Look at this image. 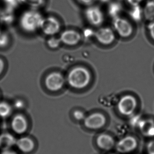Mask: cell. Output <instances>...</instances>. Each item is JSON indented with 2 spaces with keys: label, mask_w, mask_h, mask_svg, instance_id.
Here are the masks:
<instances>
[{
  "label": "cell",
  "mask_w": 154,
  "mask_h": 154,
  "mask_svg": "<svg viewBox=\"0 0 154 154\" xmlns=\"http://www.w3.org/2000/svg\"><path fill=\"white\" fill-rule=\"evenodd\" d=\"M43 18L42 14L37 9L30 8L22 14L19 24L25 32L33 33L40 29Z\"/></svg>",
  "instance_id": "6da1fadb"
},
{
  "label": "cell",
  "mask_w": 154,
  "mask_h": 154,
  "mask_svg": "<svg viewBox=\"0 0 154 154\" xmlns=\"http://www.w3.org/2000/svg\"><path fill=\"white\" fill-rule=\"evenodd\" d=\"M89 71L83 67H77L71 69L68 75V82L72 88L82 89L86 87L90 80Z\"/></svg>",
  "instance_id": "7a4b0ae2"
},
{
  "label": "cell",
  "mask_w": 154,
  "mask_h": 154,
  "mask_svg": "<svg viewBox=\"0 0 154 154\" xmlns=\"http://www.w3.org/2000/svg\"><path fill=\"white\" fill-rule=\"evenodd\" d=\"M140 145L139 139L133 134H127L117 140L115 150L119 154H133Z\"/></svg>",
  "instance_id": "3957f363"
},
{
  "label": "cell",
  "mask_w": 154,
  "mask_h": 154,
  "mask_svg": "<svg viewBox=\"0 0 154 154\" xmlns=\"http://www.w3.org/2000/svg\"><path fill=\"white\" fill-rule=\"evenodd\" d=\"M106 119L103 114L94 113L85 118L83 121L84 126L91 131L100 130L106 124Z\"/></svg>",
  "instance_id": "277c9868"
},
{
  "label": "cell",
  "mask_w": 154,
  "mask_h": 154,
  "mask_svg": "<svg viewBox=\"0 0 154 154\" xmlns=\"http://www.w3.org/2000/svg\"><path fill=\"white\" fill-rule=\"evenodd\" d=\"M65 83V79L60 72H52L48 74L44 79V85L50 91L56 92L62 89Z\"/></svg>",
  "instance_id": "5b68a950"
},
{
  "label": "cell",
  "mask_w": 154,
  "mask_h": 154,
  "mask_svg": "<svg viewBox=\"0 0 154 154\" xmlns=\"http://www.w3.org/2000/svg\"><path fill=\"white\" fill-rule=\"evenodd\" d=\"M61 24L57 18L53 16L43 17L40 29L43 34L51 37L56 35L60 30Z\"/></svg>",
  "instance_id": "8992f818"
},
{
  "label": "cell",
  "mask_w": 154,
  "mask_h": 154,
  "mask_svg": "<svg viewBox=\"0 0 154 154\" xmlns=\"http://www.w3.org/2000/svg\"><path fill=\"white\" fill-rule=\"evenodd\" d=\"M117 141L112 134L102 133L99 134L96 137V144L99 149L109 152L115 150Z\"/></svg>",
  "instance_id": "52a82bcc"
},
{
  "label": "cell",
  "mask_w": 154,
  "mask_h": 154,
  "mask_svg": "<svg viewBox=\"0 0 154 154\" xmlns=\"http://www.w3.org/2000/svg\"><path fill=\"white\" fill-rule=\"evenodd\" d=\"M137 101L134 97L131 95H126L121 98L118 104V109L123 116H130L135 110Z\"/></svg>",
  "instance_id": "ba28073f"
},
{
  "label": "cell",
  "mask_w": 154,
  "mask_h": 154,
  "mask_svg": "<svg viewBox=\"0 0 154 154\" xmlns=\"http://www.w3.org/2000/svg\"><path fill=\"white\" fill-rule=\"evenodd\" d=\"M113 26L115 30L122 37L127 38L133 33V26L124 18L119 17L115 18L113 21Z\"/></svg>",
  "instance_id": "9c48e42d"
},
{
  "label": "cell",
  "mask_w": 154,
  "mask_h": 154,
  "mask_svg": "<svg viewBox=\"0 0 154 154\" xmlns=\"http://www.w3.org/2000/svg\"><path fill=\"white\" fill-rule=\"evenodd\" d=\"M85 16L89 23L93 26H99L104 21V14L98 6L88 7L85 11Z\"/></svg>",
  "instance_id": "30bf717a"
},
{
  "label": "cell",
  "mask_w": 154,
  "mask_h": 154,
  "mask_svg": "<svg viewBox=\"0 0 154 154\" xmlns=\"http://www.w3.org/2000/svg\"><path fill=\"white\" fill-rule=\"evenodd\" d=\"M11 126L12 130L15 134H22L25 133L28 129V120L22 114H17L13 117Z\"/></svg>",
  "instance_id": "8fae6325"
},
{
  "label": "cell",
  "mask_w": 154,
  "mask_h": 154,
  "mask_svg": "<svg viewBox=\"0 0 154 154\" xmlns=\"http://www.w3.org/2000/svg\"><path fill=\"white\" fill-rule=\"evenodd\" d=\"M135 126L140 134L145 138L154 137V121L152 119L139 120Z\"/></svg>",
  "instance_id": "7c38bea8"
},
{
  "label": "cell",
  "mask_w": 154,
  "mask_h": 154,
  "mask_svg": "<svg viewBox=\"0 0 154 154\" xmlns=\"http://www.w3.org/2000/svg\"><path fill=\"white\" fill-rule=\"evenodd\" d=\"M98 41L104 45H109L115 39V35L113 30L107 27L102 28L97 31L95 33Z\"/></svg>",
  "instance_id": "4fadbf2b"
},
{
  "label": "cell",
  "mask_w": 154,
  "mask_h": 154,
  "mask_svg": "<svg viewBox=\"0 0 154 154\" xmlns=\"http://www.w3.org/2000/svg\"><path fill=\"white\" fill-rule=\"evenodd\" d=\"M59 38L61 42L64 44L68 46H74L79 42L81 37L76 31L67 30L61 33Z\"/></svg>",
  "instance_id": "5bb4252c"
},
{
  "label": "cell",
  "mask_w": 154,
  "mask_h": 154,
  "mask_svg": "<svg viewBox=\"0 0 154 154\" xmlns=\"http://www.w3.org/2000/svg\"><path fill=\"white\" fill-rule=\"evenodd\" d=\"M15 146L22 152L29 153L34 150L35 143L30 137H24L16 139Z\"/></svg>",
  "instance_id": "9a60e30c"
},
{
  "label": "cell",
  "mask_w": 154,
  "mask_h": 154,
  "mask_svg": "<svg viewBox=\"0 0 154 154\" xmlns=\"http://www.w3.org/2000/svg\"><path fill=\"white\" fill-rule=\"evenodd\" d=\"M16 139L8 133L0 135V149L2 151L10 149L15 146Z\"/></svg>",
  "instance_id": "2e32d148"
},
{
  "label": "cell",
  "mask_w": 154,
  "mask_h": 154,
  "mask_svg": "<svg viewBox=\"0 0 154 154\" xmlns=\"http://www.w3.org/2000/svg\"><path fill=\"white\" fill-rule=\"evenodd\" d=\"M12 112L11 106L6 101L0 102V117L6 118L10 116Z\"/></svg>",
  "instance_id": "e0dca14e"
},
{
  "label": "cell",
  "mask_w": 154,
  "mask_h": 154,
  "mask_svg": "<svg viewBox=\"0 0 154 154\" xmlns=\"http://www.w3.org/2000/svg\"><path fill=\"white\" fill-rule=\"evenodd\" d=\"M143 13L146 18L148 19L154 18V2L150 1L146 4L143 10Z\"/></svg>",
  "instance_id": "ac0fdd59"
},
{
  "label": "cell",
  "mask_w": 154,
  "mask_h": 154,
  "mask_svg": "<svg viewBox=\"0 0 154 154\" xmlns=\"http://www.w3.org/2000/svg\"><path fill=\"white\" fill-rule=\"evenodd\" d=\"M25 4L29 5L30 8L36 9L43 5L45 0H20Z\"/></svg>",
  "instance_id": "d6986e66"
},
{
  "label": "cell",
  "mask_w": 154,
  "mask_h": 154,
  "mask_svg": "<svg viewBox=\"0 0 154 154\" xmlns=\"http://www.w3.org/2000/svg\"><path fill=\"white\" fill-rule=\"evenodd\" d=\"M61 43V41L59 38H58L54 37V36L50 37L47 42L48 47L52 49L58 48L60 45Z\"/></svg>",
  "instance_id": "ffe728a7"
},
{
  "label": "cell",
  "mask_w": 154,
  "mask_h": 154,
  "mask_svg": "<svg viewBox=\"0 0 154 154\" xmlns=\"http://www.w3.org/2000/svg\"><path fill=\"white\" fill-rule=\"evenodd\" d=\"M130 14L134 20H138L141 19L142 15L143 14V10L140 9L139 6H134L133 7V9L131 11Z\"/></svg>",
  "instance_id": "44dd1931"
},
{
  "label": "cell",
  "mask_w": 154,
  "mask_h": 154,
  "mask_svg": "<svg viewBox=\"0 0 154 154\" xmlns=\"http://www.w3.org/2000/svg\"><path fill=\"white\" fill-rule=\"evenodd\" d=\"M10 42L9 35L6 32H0V48H2L7 46Z\"/></svg>",
  "instance_id": "7402d4cb"
},
{
  "label": "cell",
  "mask_w": 154,
  "mask_h": 154,
  "mask_svg": "<svg viewBox=\"0 0 154 154\" xmlns=\"http://www.w3.org/2000/svg\"><path fill=\"white\" fill-rule=\"evenodd\" d=\"M146 154H154V140L148 142L145 147Z\"/></svg>",
  "instance_id": "603a6c76"
},
{
  "label": "cell",
  "mask_w": 154,
  "mask_h": 154,
  "mask_svg": "<svg viewBox=\"0 0 154 154\" xmlns=\"http://www.w3.org/2000/svg\"><path fill=\"white\" fill-rule=\"evenodd\" d=\"M120 11V7L118 4H113L110 7V13L111 15L115 17H118L117 14ZM115 17V18H116Z\"/></svg>",
  "instance_id": "cb8c5ba5"
},
{
  "label": "cell",
  "mask_w": 154,
  "mask_h": 154,
  "mask_svg": "<svg viewBox=\"0 0 154 154\" xmlns=\"http://www.w3.org/2000/svg\"><path fill=\"white\" fill-rule=\"evenodd\" d=\"M73 116L74 118L77 120V121H84L85 119V114L82 111L80 110H76L73 113Z\"/></svg>",
  "instance_id": "d4e9b609"
},
{
  "label": "cell",
  "mask_w": 154,
  "mask_h": 154,
  "mask_svg": "<svg viewBox=\"0 0 154 154\" xmlns=\"http://www.w3.org/2000/svg\"><path fill=\"white\" fill-rule=\"evenodd\" d=\"M127 1L131 6L134 7V6H139L143 0H127Z\"/></svg>",
  "instance_id": "484cf974"
},
{
  "label": "cell",
  "mask_w": 154,
  "mask_h": 154,
  "mask_svg": "<svg viewBox=\"0 0 154 154\" xmlns=\"http://www.w3.org/2000/svg\"><path fill=\"white\" fill-rule=\"evenodd\" d=\"M24 106V102L21 100H17L14 101V106L16 108L22 109Z\"/></svg>",
  "instance_id": "4316f807"
},
{
  "label": "cell",
  "mask_w": 154,
  "mask_h": 154,
  "mask_svg": "<svg viewBox=\"0 0 154 154\" xmlns=\"http://www.w3.org/2000/svg\"><path fill=\"white\" fill-rule=\"evenodd\" d=\"M148 30L152 38L154 40V21L149 24L148 26Z\"/></svg>",
  "instance_id": "83f0119b"
},
{
  "label": "cell",
  "mask_w": 154,
  "mask_h": 154,
  "mask_svg": "<svg viewBox=\"0 0 154 154\" xmlns=\"http://www.w3.org/2000/svg\"><path fill=\"white\" fill-rule=\"evenodd\" d=\"M5 68V63L2 59L0 58V76L3 72Z\"/></svg>",
  "instance_id": "f1b7e54d"
},
{
  "label": "cell",
  "mask_w": 154,
  "mask_h": 154,
  "mask_svg": "<svg viewBox=\"0 0 154 154\" xmlns=\"http://www.w3.org/2000/svg\"><path fill=\"white\" fill-rule=\"evenodd\" d=\"M0 154H17L14 151L12 150H10V149H8V150H4L2 151V152L0 153Z\"/></svg>",
  "instance_id": "f546056e"
},
{
  "label": "cell",
  "mask_w": 154,
  "mask_h": 154,
  "mask_svg": "<svg viewBox=\"0 0 154 154\" xmlns=\"http://www.w3.org/2000/svg\"><path fill=\"white\" fill-rule=\"evenodd\" d=\"M80 1L84 3L87 4L91 2H93L94 0H80Z\"/></svg>",
  "instance_id": "4dcf8cb0"
},
{
  "label": "cell",
  "mask_w": 154,
  "mask_h": 154,
  "mask_svg": "<svg viewBox=\"0 0 154 154\" xmlns=\"http://www.w3.org/2000/svg\"><path fill=\"white\" fill-rule=\"evenodd\" d=\"M107 154H119L118 153H117L116 152H108V153Z\"/></svg>",
  "instance_id": "1f68e13d"
}]
</instances>
